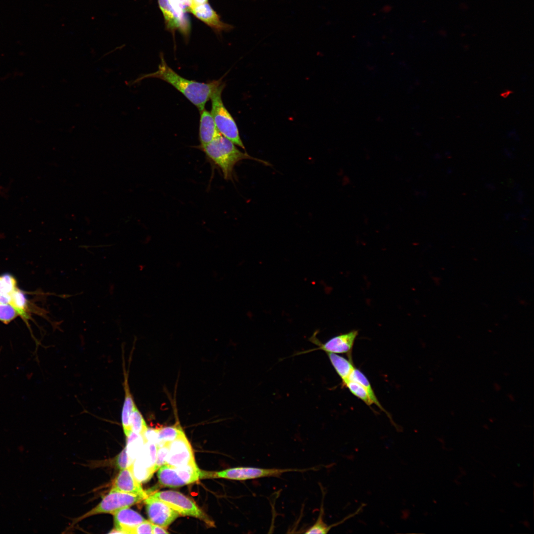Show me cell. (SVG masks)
Segmentation results:
<instances>
[{
    "label": "cell",
    "mask_w": 534,
    "mask_h": 534,
    "mask_svg": "<svg viewBox=\"0 0 534 534\" xmlns=\"http://www.w3.org/2000/svg\"><path fill=\"white\" fill-rule=\"evenodd\" d=\"M158 68L154 72L144 74L135 79V84L146 78H157L169 84L181 92L200 112L205 109L214 90L222 83V79L201 83L185 79L177 73L166 63L161 54Z\"/></svg>",
    "instance_id": "6da1fadb"
},
{
    "label": "cell",
    "mask_w": 534,
    "mask_h": 534,
    "mask_svg": "<svg viewBox=\"0 0 534 534\" xmlns=\"http://www.w3.org/2000/svg\"><path fill=\"white\" fill-rule=\"evenodd\" d=\"M199 149L204 152L206 159L212 166L222 172L226 180L233 181L234 167L242 160H252L267 166L270 165L267 161L253 157L247 153L240 151L235 144L222 134Z\"/></svg>",
    "instance_id": "7a4b0ae2"
},
{
    "label": "cell",
    "mask_w": 534,
    "mask_h": 534,
    "mask_svg": "<svg viewBox=\"0 0 534 534\" xmlns=\"http://www.w3.org/2000/svg\"><path fill=\"white\" fill-rule=\"evenodd\" d=\"M224 87L225 83L222 82L211 94V113L221 134L245 149L236 122L222 102V94Z\"/></svg>",
    "instance_id": "3957f363"
},
{
    "label": "cell",
    "mask_w": 534,
    "mask_h": 534,
    "mask_svg": "<svg viewBox=\"0 0 534 534\" xmlns=\"http://www.w3.org/2000/svg\"><path fill=\"white\" fill-rule=\"evenodd\" d=\"M310 469L264 468L256 467H237L216 472H202V478H222L237 481H246L266 477H280L288 472H302Z\"/></svg>",
    "instance_id": "277c9868"
},
{
    "label": "cell",
    "mask_w": 534,
    "mask_h": 534,
    "mask_svg": "<svg viewBox=\"0 0 534 534\" xmlns=\"http://www.w3.org/2000/svg\"><path fill=\"white\" fill-rule=\"evenodd\" d=\"M150 496L165 502L180 515L199 518L210 526L214 525L193 501L178 491L171 490L158 491Z\"/></svg>",
    "instance_id": "5b68a950"
},
{
    "label": "cell",
    "mask_w": 534,
    "mask_h": 534,
    "mask_svg": "<svg viewBox=\"0 0 534 534\" xmlns=\"http://www.w3.org/2000/svg\"><path fill=\"white\" fill-rule=\"evenodd\" d=\"M145 497L141 495L110 490L94 508L78 519V521L94 515L112 514L118 510L137 503Z\"/></svg>",
    "instance_id": "8992f818"
},
{
    "label": "cell",
    "mask_w": 534,
    "mask_h": 534,
    "mask_svg": "<svg viewBox=\"0 0 534 534\" xmlns=\"http://www.w3.org/2000/svg\"><path fill=\"white\" fill-rule=\"evenodd\" d=\"M317 332H315L309 338V341L317 347L312 349L296 354L295 355L310 353L318 350H322L327 353L348 354L352 351L355 341L358 335V331L354 330L346 333L340 334L331 338L324 343L321 342L317 338Z\"/></svg>",
    "instance_id": "52a82bcc"
},
{
    "label": "cell",
    "mask_w": 534,
    "mask_h": 534,
    "mask_svg": "<svg viewBox=\"0 0 534 534\" xmlns=\"http://www.w3.org/2000/svg\"><path fill=\"white\" fill-rule=\"evenodd\" d=\"M144 502L149 519L154 524L166 528L180 516L166 503L150 495Z\"/></svg>",
    "instance_id": "ba28073f"
},
{
    "label": "cell",
    "mask_w": 534,
    "mask_h": 534,
    "mask_svg": "<svg viewBox=\"0 0 534 534\" xmlns=\"http://www.w3.org/2000/svg\"><path fill=\"white\" fill-rule=\"evenodd\" d=\"M195 462L191 445L184 433L170 443L166 463L178 467Z\"/></svg>",
    "instance_id": "9c48e42d"
},
{
    "label": "cell",
    "mask_w": 534,
    "mask_h": 534,
    "mask_svg": "<svg viewBox=\"0 0 534 534\" xmlns=\"http://www.w3.org/2000/svg\"><path fill=\"white\" fill-rule=\"evenodd\" d=\"M115 528L109 533L133 534L134 529L145 520L138 513L129 508H121L113 513Z\"/></svg>",
    "instance_id": "30bf717a"
},
{
    "label": "cell",
    "mask_w": 534,
    "mask_h": 534,
    "mask_svg": "<svg viewBox=\"0 0 534 534\" xmlns=\"http://www.w3.org/2000/svg\"><path fill=\"white\" fill-rule=\"evenodd\" d=\"M111 490L137 494L145 497L148 496L140 484L134 478L131 465L120 470L116 477Z\"/></svg>",
    "instance_id": "8fae6325"
},
{
    "label": "cell",
    "mask_w": 534,
    "mask_h": 534,
    "mask_svg": "<svg viewBox=\"0 0 534 534\" xmlns=\"http://www.w3.org/2000/svg\"><path fill=\"white\" fill-rule=\"evenodd\" d=\"M158 1L167 27L171 30H179L186 35L188 33L189 23L185 15L178 12L169 0Z\"/></svg>",
    "instance_id": "7c38bea8"
},
{
    "label": "cell",
    "mask_w": 534,
    "mask_h": 534,
    "mask_svg": "<svg viewBox=\"0 0 534 534\" xmlns=\"http://www.w3.org/2000/svg\"><path fill=\"white\" fill-rule=\"evenodd\" d=\"M200 113L199 138L200 144L198 148L206 145L221 134L211 113L205 109Z\"/></svg>",
    "instance_id": "4fadbf2b"
},
{
    "label": "cell",
    "mask_w": 534,
    "mask_h": 534,
    "mask_svg": "<svg viewBox=\"0 0 534 534\" xmlns=\"http://www.w3.org/2000/svg\"><path fill=\"white\" fill-rule=\"evenodd\" d=\"M188 12L207 25L217 30L229 28V26L222 22L216 11L207 2L200 5L191 7Z\"/></svg>",
    "instance_id": "5bb4252c"
},
{
    "label": "cell",
    "mask_w": 534,
    "mask_h": 534,
    "mask_svg": "<svg viewBox=\"0 0 534 534\" xmlns=\"http://www.w3.org/2000/svg\"><path fill=\"white\" fill-rule=\"evenodd\" d=\"M123 385L125 391V398L121 413V420L124 432L126 436L127 437L132 432L130 426V417L136 405L130 390L128 375L125 372Z\"/></svg>",
    "instance_id": "9a60e30c"
},
{
    "label": "cell",
    "mask_w": 534,
    "mask_h": 534,
    "mask_svg": "<svg viewBox=\"0 0 534 534\" xmlns=\"http://www.w3.org/2000/svg\"><path fill=\"white\" fill-rule=\"evenodd\" d=\"M329 360L337 374L342 380L343 385L349 380L355 367L352 361L334 353H327Z\"/></svg>",
    "instance_id": "2e32d148"
},
{
    "label": "cell",
    "mask_w": 534,
    "mask_h": 534,
    "mask_svg": "<svg viewBox=\"0 0 534 534\" xmlns=\"http://www.w3.org/2000/svg\"><path fill=\"white\" fill-rule=\"evenodd\" d=\"M157 476L163 486L178 488L185 485L179 478L174 466L165 464L159 468Z\"/></svg>",
    "instance_id": "e0dca14e"
},
{
    "label": "cell",
    "mask_w": 534,
    "mask_h": 534,
    "mask_svg": "<svg viewBox=\"0 0 534 534\" xmlns=\"http://www.w3.org/2000/svg\"><path fill=\"white\" fill-rule=\"evenodd\" d=\"M127 438L126 451L130 462L132 464L141 451L145 441L142 435L133 431Z\"/></svg>",
    "instance_id": "ac0fdd59"
},
{
    "label": "cell",
    "mask_w": 534,
    "mask_h": 534,
    "mask_svg": "<svg viewBox=\"0 0 534 534\" xmlns=\"http://www.w3.org/2000/svg\"><path fill=\"white\" fill-rule=\"evenodd\" d=\"M179 478L185 485L191 484L198 481L201 474L195 461L180 466H174Z\"/></svg>",
    "instance_id": "d6986e66"
},
{
    "label": "cell",
    "mask_w": 534,
    "mask_h": 534,
    "mask_svg": "<svg viewBox=\"0 0 534 534\" xmlns=\"http://www.w3.org/2000/svg\"><path fill=\"white\" fill-rule=\"evenodd\" d=\"M157 429L158 431L157 448L165 444H169L184 432L178 423L173 426Z\"/></svg>",
    "instance_id": "ffe728a7"
},
{
    "label": "cell",
    "mask_w": 534,
    "mask_h": 534,
    "mask_svg": "<svg viewBox=\"0 0 534 534\" xmlns=\"http://www.w3.org/2000/svg\"><path fill=\"white\" fill-rule=\"evenodd\" d=\"M349 380L357 382L363 386L369 394L373 404L376 405L382 411L387 414V411L381 405L375 396L369 380L360 370L355 368L350 376Z\"/></svg>",
    "instance_id": "44dd1931"
},
{
    "label": "cell",
    "mask_w": 534,
    "mask_h": 534,
    "mask_svg": "<svg viewBox=\"0 0 534 534\" xmlns=\"http://www.w3.org/2000/svg\"><path fill=\"white\" fill-rule=\"evenodd\" d=\"M343 386L347 388L353 395L361 400L367 405L370 406L373 404L367 390L358 382L349 380Z\"/></svg>",
    "instance_id": "7402d4cb"
},
{
    "label": "cell",
    "mask_w": 534,
    "mask_h": 534,
    "mask_svg": "<svg viewBox=\"0 0 534 534\" xmlns=\"http://www.w3.org/2000/svg\"><path fill=\"white\" fill-rule=\"evenodd\" d=\"M11 305L17 311L19 315L26 320L28 318L27 311V301L24 293L18 288L10 295Z\"/></svg>",
    "instance_id": "603a6c76"
},
{
    "label": "cell",
    "mask_w": 534,
    "mask_h": 534,
    "mask_svg": "<svg viewBox=\"0 0 534 534\" xmlns=\"http://www.w3.org/2000/svg\"><path fill=\"white\" fill-rule=\"evenodd\" d=\"M130 426L132 431L142 435L147 429L146 422L136 406L131 415Z\"/></svg>",
    "instance_id": "cb8c5ba5"
},
{
    "label": "cell",
    "mask_w": 534,
    "mask_h": 534,
    "mask_svg": "<svg viewBox=\"0 0 534 534\" xmlns=\"http://www.w3.org/2000/svg\"><path fill=\"white\" fill-rule=\"evenodd\" d=\"M131 467L134 478L140 484L149 481L154 473L151 470L145 467L136 460H134L132 464Z\"/></svg>",
    "instance_id": "d4e9b609"
},
{
    "label": "cell",
    "mask_w": 534,
    "mask_h": 534,
    "mask_svg": "<svg viewBox=\"0 0 534 534\" xmlns=\"http://www.w3.org/2000/svg\"><path fill=\"white\" fill-rule=\"evenodd\" d=\"M324 509L322 503L318 517L315 522L305 532L306 534H327L332 528L328 526L323 521Z\"/></svg>",
    "instance_id": "484cf974"
},
{
    "label": "cell",
    "mask_w": 534,
    "mask_h": 534,
    "mask_svg": "<svg viewBox=\"0 0 534 534\" xmlns=\"http://www.w3.org/2000/svg\"><path fill=\"white\" fill-rule=\"evenodd\" d=\"M19 314L11 305L0 302V321L8 324L14 320Z\"/></svg>",
    "instance_id": "4316f807"
},
{
    "label": "cell",
    "mask_w": 534,
    "mask_h": 534,
    "mask_svg": "<svg viewBox=\"0 0 534 534\" xmlns=\"http://www.w3.org/2000/svg\"><path fill=\"white\" fill-rule=\"evenodd\" d=\"M15 278L9 274L0 276V292L11 295L17 289Z\"/></svg>",
    "instance_id": "83f0119b"
},
{
    "label": "cell",
    "mask_w": 534,
    "mask_h": 534,
    "mask_svg": "<svg viewBox=\"0 0 534 534\" xmlns=\"http://www.w3.org/2000/svg\"><path fill=\"white\" fill-rule=\"evenodd\" d=\"M169 444H165L157 448L156 459L154 466V472L158 470L160 467L166 463V458L169 451Z\"/></svg>",
    "instance_id": "f1b7e54d"
},
{
    "label": "cell",
    "mask_w": 534,
    "mask_h": 534,
    "mask_svg": "<svg viewBox=\"0 0 534 534\" xmlns=\"http://www.w3.org/2000/svg\"><path fill=\"white\" fill-rule=\"evenodd\" d=\"M171 4L180 13L185 14L191 5L190 0H169Z\"/></svg>",
    "instance_id": "f546056e"
},
{
    "label": "cell",
    "mask_w": 534,
    "mask_h": 534,
    "mask_svg": "<svg viewBox=\"0 0 534 534\" xmlns=\"http://www.w3.org/2000/svg\"><path fill=\"white\" fill-rule=\"evenodd\" d=\"M116 463L117 466L120 470L125 469L132 465L126 447L118 455Z\"/></svg>",
    "instance_id": "4dcf8cb0"
},
{
    "label": "cell",
    "mask_w": 534,
    "mask_h": 534,
    "mask_svg": "<svg viewBox=\"0 0 534 534\" xmlns=\"http://www.w3.org/2000/svg\"><path fill=\"white\" fill-rule=\"evenodd\" d=\"M152 524L150 521L145 520L134 529L133 534H152Z\"/></svg>",
    "instance_id": "1f68e13d"
},
{
    "label": "cell",
    "mask_w": 534,
    "mask_h": 534,
    "mask_svg": "<svg viewBox=\"0 0 534 534\" xmlns=\"http://www.w3.org/2000/svg\"><path fill=\"white\" fill-rule=\"evenodd\" d=\"M169 533L166 531L165 528H163V527H161L160 526L152 524V534H169Z\"/></svg>",
    "instance_id": "d6a6232c"
},
{
    "label": "cell",
    "mask_w": 534,
    "mask_h": 534,
    "mask_svg": "<svg viewBox=\"0 0 534 534\" xmlns=\"http://www.w3.org/2000/svg\"><path fill=\"white\" fill-rule=\"evenodd\" d=\"M190 7L200 5L208 2V0H190ZM189 11V10H188Z\"/></svg>",
    "instance_id": "836d02e7"
},
{
    "label": "cell",
    "mask_w": 534,
    "mask_h": 534,
    "mask_svg": "<svg viewBox=\"0 0 534 534\" xmlns=\"http://www.w3.org/2000/svg\"><path fill=\"white\" fill-rule=\"evenodd\" d=\"M494 389H495V390H496V391H499V390H500V389H501V387H500V386H499V385L498 384H497V383H495V384H494Z\"/></svg>",
    "instance_id": "e575fe53"
},
{
    "label": "cell",
    "mask_w": 534,
    "mask_h": 534,
    "mask_svg": "<svg viewBox=\"0 0 534 534\" xmlns=\"http://www.w3.org/2000/svg\"><path fill=\"white\" fill-rule=\"evenodd\" d=\"M523 524L526 527L529 528L530 524H529L528 521H527L526 520L524 521H523Z\"/></svg>",
    "instance_id": "d590c367"
},
{
    "label": "cell",
    "mask_w": 534,
    "mask_h": 534,
    "mask_svg": "<svg viewBox=\"0 0 534 534\" xmlns=\"http://www.w3.org/2000/svg\"><path fill=\"white\" fill-rule=\"evenodd\" d=\"M19 451L22 452L24 450V447L23 445H20L18 447Z\"/></svg>",
    "instance_id": "8d00e7d4"
},
{
    "label": "cell",
    "mask_w": 534,
    "mask_h": 534,
    "mask_svg": "<svg viewBox=\"0 0 534 534\" xmlns=\"http://www.w3.org/2000/svg\"><path fill=\"white\" fill-rule=\"evenodd\" d=\"M514 485H515V486L516 487H519V488H520V487H523V485H522V484H520V483H517V482H514Z\"/></svg>",
    "instance_id": "74e56055"
},
{
    "label": "cell",
    "mask_w": 534,
    "mask_h": 534,
    "mask_svg": "<svg viewBox=\"0 0 534 534\" xmlns=\"http://www.w3.org/2000/svg\"><path fill=\"white\" fill-rule=\"evenodd\" d=\"M508 397L509 398L510 400H511L512 401H514V400H515L514 398V397H513V396L512 395L509 394V395H508Z\"/></svg>",
    "instance_id": "f35d334b"
},
{
    "label": "cell",
    "mask_w": 534,
    "mask_h": 534,
    "mask_svg": "<svg viewBox=\"0 0 534 534\" xmlns=\"http://www.w3.org/2000/svg\"><path fill=\"white\" fill-rule=\"evenodd\" d=\"M459 469L460 470V472H461L462 475H465L466 474V472L464 471V470L462 468L459 467Z\"/></svg>",
    "instance_id": "ab89813d"
},
{
    "label": "cell",
    "mask_w": 534,
    "mask_h": 534,
    "mask_svg": "<svg viewBox=\"0 0 534 534\" xmlns=\"http://www.w3.org/2000/svg\"><path fill=\"white\" fill-rule=\"evenodd\" d=\"M483 427H484V428H485V429H489V426H488V425H487V424H484V425H483Z\"/></svg>",
    "instance_id": "60d3db41"
},
{
    "label": "cell",
    "mask_w": 534,
    "mask_h": 534,
    "mask_svg": "<svg viewBox=\"0 0 534 534\" xmlns=\"http://www.w3.org/2000/svg\"><path fill=\"white\" fill-rule=\"evenodd\" d=\"M454 482L455 483V484H456V485H460V482H458V481H457V480H454Z\"/></svg>",
    "instance_id": "b9f144b4"
},
{
    "label": "cell",
    "mask_w": 534,
    "mask_h": 534,
    "mask_svg": "<svg viewBox=\"0 0 534 534\" xmlns=\"http://www.w3.org/2000/svg\"><path fill=\"white\" fill-rule=\"evenodd\" d=\"M492 476H493L494 477H495V474H492Z\"/></svg>",
    "instance_id": "7bdbcfd3"
}]
</instances>
